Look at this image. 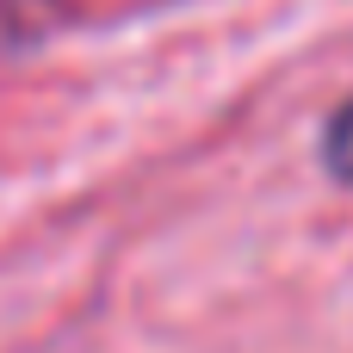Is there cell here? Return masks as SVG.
I'll use <instances>...</instances> for the list:
<instances>
[{"label": "cell", "mask_w": 353, "mask_h": 353, "mask_svg": "<svg viewBox=\"0 0 353 353\" xmlns=\"http://www.w3.org/2000/svg\"><path fill=\"white\" fill-rule=\"evenodd\" d=\"M329 168L353 186V105H341L335 124H329Z\"/></svg>", "instance_id": "6da1fadb"}]
</instances>
